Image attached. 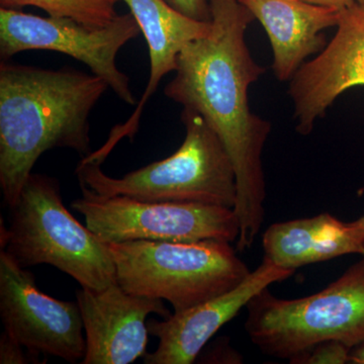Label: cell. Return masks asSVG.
<instances>
[{"mask_svg":"<svg viewBox=\"0 0 364 364\" xmlns=\"http://www.w3.org/2000/svg\"><path fill=\"white\" fill-rule=\"evenodd\" d=\"M210 4L212 30L184 46L164 95L203 116L226 148L236 173L237 250L244 251L253 245L264 220L261 156L272 124L251 112L248 90L265 68L246 45V30L255 20L247 7L239 0H210Z\"/></svg>","mask_w":364,"mask_h":364,"instance_id":"cell-1","label":"cell"},{"mask_svg":"<svg viewBox=\"0 0 364 364\" xmlns=\"http://www.w3.org/2000/svg\"><path fill=\"white\" fill-rule=\"evenodd\" d=\"M109 88L95 74L0 64V188L18 203L43 153L68 148L90 154V116Z\"/></svg>","mask_w":364,"mask_h":364,"instance_id":"cell-2","label":"cell"},{"mask_svg":"<svg viewBox=\"0 0 364 364\" xmlns=\"http://www.w3.org/2000/svg\"><path fill=\"white\" fill-rule=\"evenodd\" d=\"M117 282L128 294L167 301L181 313L232 291L250 274L227 241L107 243Z\"/></svg>","mask_w":364,"mask_h":364,"instance_id":"cell-3","label":"cell"},{"mask_svg":"<svg viewBox=\"0 0 364 364\" xmlns=\"http://www.w3.org/2000/svg\"><path fill=\"white\" fill-rule=\"evenodd\" d=\"M183 143L171 156L151 163L122 178L107 176L98 163L82 160L79 184L102 196H124L144 202L200 203L233 208L236 173L226 148L203 116L181 112Z\"/></svg>","mask_w":364,"mask_h":364,"instance_id":"cell-4","label":"cell"},{"mask_svg":"<svg viewBox=\"0 0 364 364\" xmlns=\"http://www.w3.org/2000/svg\"><path fill=\"white\" fill-rule=\"evenodd\" d=\"M246 308V332L265 355L293 363L329 340L354 348L364 343V255L317 294L284 299L267 287Z\"/></svg>","mask_w":364,"mask_h":364,"instance_id":"cell-5","label":"cell"},{"mask_svg":"<svg viewBox=\"0 0 364 364\" xmlns=\"http://www.w3.org/2000/svg\"><path fill=\"white\" fill-rule=\"evenodd\" d=\"M11 210L9 243L4 250L21 267L52 265L92 291L117 282L107 243L67 210L56 178L31 174Z\"/></svg>","mask_w":364,"mask_h":364,"instance_id":"cell-6","label":"cell"},{"mask_svg":"<svg viewBox=\"0 0 364 364\" xmlns=\"http://www.w3.org/2000/svg\"><path fill=\"white\" fill-rule=\"evenodd\" d=\"M82 196L72 208L105 243L126 241L238 240L233 208L200 203L144 202L129 196H102L80 184Z\"/></svg>","mask_w":364,"mask_h":364,"instance_id":"cell-7","label":"cell"},{"mask_svg":"<svg viewBox=\"0 0 364 364\" xmlns=\"http://www.w3.org/2000/svg\"><path fill=\"white\" fill-rule=\"evenodd\" d=\"M140 32L131 13L117 16L104 28H91L71 18H43L1 7L0 58L7 61L18 53L32 50L68 55L90 67L91 73L104 79L123 102L135 105L130 79L117 67V56Z\"/></svg>","mask_w":364,"mask_h":364,"instance_id":"cell-8","label":"cell"},{"mask_svg":"<svg viewBox=\"0 0 364 364\" xmlns=\"http://www.w3.org/2000/svg\"><path fill=\"white\" fill-rule=\"evenodd\" d=\"M0 317L4 331L28 349L70 363L85 356L83 321L77 301H59L38 289L35 277L6 250L0 252Z\"/></svg>","mask_w":364,"mask_h":364,"instance_id":"cell-9","label":"cell"},{"mask_svg":"<svg viewBox=\"0 0 364 364\" xmlns=\"http://www.w3.org/2000/svg\"><path fill=\"white\" fill-rule=\"evenodd\" d=\"M355 86H364V7L356 2L340 11L331 42L291 79L296 131L309 135L337 97ZM363 195L364 186L358 191Z\"/></svg>","mask_w":364,"mask_h":364,"instance_id":"cell-10","label":"cell"},{"mask_svg":"<svg viewBox=\"0 0 364 364\" xmlns=\"http://www.w3.org/2000/svg\"><path fill=\"white\" fill-rule=\"evenodd\" d=\"M85 332L82 364H129L144 358L147 348L150 314L169 318L162 299L134 296L117 282L102 291H76Z\"/></svg>","mask_w":364,"mask_h":364,"instance_id":"cell-11","label":"cell"},{"mask_svg":"<svg viewBox=\"0 0 364 364\" xmlns=\"http://www.w3.org/2000/svg\"><path fill=\"white\" fill-rule=\"evenodd\" d=\"M286 269L263 257L259 267L232 291L183 311L164 321H150L148 331L159 340L156 350L146 353L145 364H191L208 340L238 315L258 293L274 282L291 277Z\"/></svg>","mask_w":364,"mask_h":364,"instance_id":"cell-12","label":"cell"},{"mask_svg":"<svg viewBox=\"0 0 364 364\" xmlns=\"http://www.w3.org/2000/svg\"><path fill=\"white\" fill-rule=\"evenodd\" d=\"M140 26L147 42L150 58V77L142 98L130 119L112 131L109 140L97 151L98 156L107 158L117 143L138 131L144 107L154 95L160 81L170 72L176 71L177 59L184 46L191 41L205 37L212 30V21L193 20L179 13L166 0H123Z\"/></svg>","mask_w":364,"mask_h":364,"instance_id":"cell-13","label":"cell"},{"mask_svg":"<svg viewBox=\"0 0 364 364\" xmlns=\"http://www.w3.org/2000/svg\"><path fill=\"white\" fill-rule=\"evenodd\" d=\"M267 31L272 68L280 81L291 80L305 60L325 49L323 31L338 25L336 9L305 0H239Z\"/></svg>","mask_w":364,"mask_h":364,"instance_id":"cell-14","label":"cell"},{"mask_svg":"<svg viewBox=\"0 0 364 364\" xmlns=\"http://www.w3.org/2000/svg\"><path fill=\"white\" fill-rule=\"evenodd\" d=\"M262 247L265 258L294 272L348 254L364 255V244L348 224L330 214L275 223L263 234Z\"/></svg>","mask_w":364,"mask_h":364,"instance_id":"cell-15","label":"cell"},{"mask_svg":"<svg viewBox=\"0 0 364 364\" xmlns=\"http://www.w3.org/2000/svg\"><path fill=\"white\" fill-rule=\"evenodd\" d=\"M119 0H0L2 9L36 6L53 18H71L91 28H104L117 18Z\"/></svg>","mask_w":364,"mask_h":364,"instance_id":"cell-16","label":"cell"},{"mask_svg":"<svg viewBox=\"0 0 364 364\" xmlns=\"http://www.w3.org/2000/svg\"><path fill=\"white\" fill-rule=\"evenodd\" d=\"M351 347L336 340L322 342L294 361V364L350 363Z\"/></svg>","mask_w":364,"mask_h":364,"instance_id":"cell-17","label":"cell"},{"mask_svg":"<svg viewBox=\"0 0 364 364\" xmlns=\"http://www.w3.org/2000/svg\"><path fill=\"white\" fill-rule=\"evenodd\" d=\"M167 2L184 16L193 20L212 21L210 0H166Z\"/></svg>","mask_w":364,"mask_h":364,"instance_id":"cell-18","label":"cell"},{"mask_svg":"<svg viewBox=\"0 0 364 364\" xmlns=\"http://www.w3.org/2000/svg\"><path fill=\"white\" fill-rule=\"evenodd\" d=\"M23 346L13 338L6 331L0 336V363L25 364L30 363V358L23 350Z\"/></svg>","mask_w":364,"mask_h":364,"instance_id":"cell-19","label":"cell"},{"mask_svg":"<svg viewBox=\"0 0 364 364\" xmlns=\"http://www.w3.org/2000/svg\"><path fill=\"white\" fill-rule=\"evenodd\" d=\"M305 1L316 6L329 7L338 11H343L355 4V0H305Z\"/></svg>","mask_w":364,"mask_h":364,"instance_id":"cell-20","label":"cell"},{"mask_svg":"<svg viewBox=\"0 0 364 364\" xmlns=\"http://www.w3.org/2000/svg\"><path fill=\"white\" fill-rule=\"evenodd\" d=\"M347 224L350 228L352 234L364 244V215L356 221L347 223Z\"/></svg>","mask_w":364,"mask_h":364,"instance_id":"cell-21","label":"cell"},{"mask_svg":"<svg viewBox=\"0 0 364 364\" xmlns=\"http://www.w3.org/2000/svg\"><path fill=\"white\" fill-rule=\"evenodd\" d=\"M350 363L364 364V343L352 348Z\"/></svg>","mask_w":364,"mask_h":364,"instance_id":"cell-22","label":"cell"},{"mask_svg":"<svg viewBox=\"0 0 364 364\" xmlns=\"http://www.w3.org/2000/svg\"><path fill=\"white\" fill-rule=\"evenodd\" d=\"M356 4L359 6L364 7V0H355Z\"/></svg>","mask_w":364,"mask_h":364,"instance_id":"cell-23","label":"cell"}]
</instances>
